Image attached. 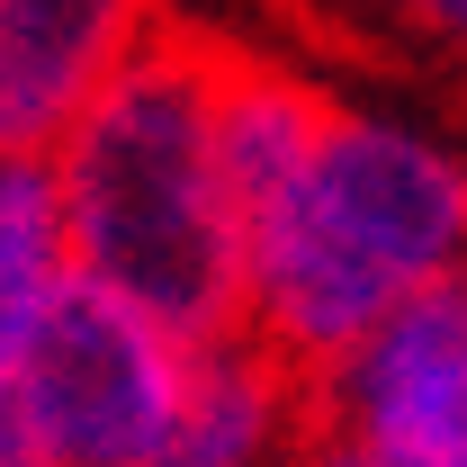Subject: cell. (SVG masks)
Masks as SVG:
<instances>
[{
	"mask_svg": "<svg viewBox=\"0 0 467 467\" xmlns=\"http://www.w3.org/2000/svg\"><path fill=\"white\" fill-rule=\"evenodd\" d=\"M324 109H333V99H324L315 81L279 72V63H243V55L216 63V162H225V189H234L243 216L306 162Z\"/></svg>",
	"mask_w": 467,
	"mask_h": 467,
	"instance_id": "52a82bcc",
	"label": "cell"
},
{
	"mask_svg": "<svg viewBox=\"0 0 467 467\" xmlns=\"http://www.w3.org/2000/svg\"><path fill=\"white\" fill-rule=\"evenodd\" d=\"M306 459V368L252 324L198 333L180 368L162 467H296Z\"/></svg>",
	"mask_w": 467,
	"mask_h": 467,
	"instance_id": "8992f818",
	"label": "cell"
},
{
	"mask_svg": "<svg viewBox=\"0 0 467 467\" xmlns=\"http://www.w3.org/2000/svg\"><path fill=\"white\" fill-rule=\"evenodd\" d=\"M405 9L441 36V46H459V55H467V0H405Z\"/></svg>",
	"mask_w": 467,
	"mask_h": 467,
	"instance_id": "9c48e42d",
	"label": "cell"
},
{
	"mask_svg": "<svg viewBox=\"0 0 467 467\" xmlns=\"http://www.w3.org/2000/svg\"><path fill=\"white\" fill-rule=\"evenodd\" d=\"M55 296H0V467H46L36 413H27V333H36V315Z\"/></svg>",
	"mask_w": 467,
	"mask_h": 467,
	"instance_id": "ba28073f",
	"label": "cell"
},
{
	"mask_svg": "<svg viewBox=\"0 0 467 467\" xmlns=\"http://www.w3.org/2000/svg\"><path fill=\"white\" fill-rule=\"evenodd\" d=\"M306 387L324 441L359 467H467V270L405 296Z\"/></svg>",
	"mask_w": 467,
	"mask_h": 467,
	"instance_id": "277c9868",
	"label": "cell"
},
{
	"mask_svg": "<svg viewBox=\"0 0 467 467\" xmlns=\"http://www.w3.org/2000/svg\"><path fill=\"white\" fill-rule=\"evenodd\" d=\"M180 368L189 333L72 279L27 333V413L46 467H162Z\"/></svg>",
	"mask_w": 467,
	"mask_h": 467,
	"instance_id": "3957f363",
	"label": "cell"
},
{
	"mask_svg": "<svg viewBox=\"0 0 467 467\" xmlns=\"http://www.w3.org/2000/svg\"><path fill=\"white\" fill-rule=\"evenodd\" d=\"M459 270L467 153L387 109L333 99L306 162L243 216V324L306 378Z\"/></svg>",
	"mask_w": 467,
	"mask_h": 467,
	"instance_id": "6da1fadb",
	"label": "cell"
},
{
	"mask_svg": "<svg viewBox=\"0 0 467 467\" xmlns=\"http://www.w3.org/2000/svg\"><path fill=\"white\" fill-rule=\"evenodd\" d=\"M296 467H359V459H350V450H333V441H315V450H306Z\"/></svg>",
	"mask_w": 467,
	"mask_h": 467,
	"instance_id": "30bf717a",
	"label": "cell"
},
{
	"mask_svg": "<svg viewBox=\"0 0 467 467\" xmlns=\"http://www.w3.org/2000/svg\"><path fill=\"white\" fill-rule=\"evenodd\" d=\"M144 36L153 0H0V153H55Z\"/></svg>",
	"mask_w": 467,
	"mask_h": 467,
	"instance_id": "5b68a950",
	"label": "cell"
},
{
	"mask_svg": "<svg viewBox=\"0 0 467 467\" xmlns=\"http://www.w3.org/2000/svg\"><path fill=\"white\" fill-rule=\"evenodd\" d=\"M216 46L153 27L46 153L72 279L189 342L243 324V207L216 162Z\"/></svg>",
	"mask_w": 467,
	"mask_h": 467,
	"instance_id": "7a4b0ae2",
	"label": "cell"
}]
</instances>
